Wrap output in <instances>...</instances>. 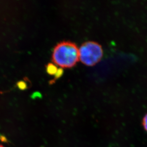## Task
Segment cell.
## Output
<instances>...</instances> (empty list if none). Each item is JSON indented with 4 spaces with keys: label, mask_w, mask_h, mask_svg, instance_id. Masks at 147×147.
Here are the masks:
<instances>
[{
    "label": "cell",
    "mask_w": 147,
    "mask_h": 147,
    "mask_svg": "<svg viewBox=\"0 0 147 147\" xmlns=\"http://www.w3.org/2000/svg\"><path fill=\"white\" fill-rule=\"evenodd\" d=\"M0 147H4L3 146V145H0Z\"/></svg>",
    "instance_id": "obj_6"
},
{
    "label": "cell",
    "mask_w": 147,
    "mask_h": 147,
    "mask_svg": "<svg viewBox=\"0 0 147 147\" xmlns=\"http://www.w3.org/2000/svg\"><path fill=\"white\" fill-rule=\"evenodd\" d=\"M142 124L145 130L147 132V114L145 115L143 118Z\"/></svg>",
    "instance_id": "obj_4"
},
{
    "label": "cell",
    "mask_w": 147,
    "mask_h": 147,
    "mask_svg": "<svg viewBox=\"0 0 147 147\" xmlns=\"http://www.w3.org/2000/svg\"><path fill=\"white\" fill-rule=\"evenodd\" d=\"M52 59L55 64L61 68H72L79 61V49L72 42H61L53 49Z\"/></svg>",
    "instance_id": "obj_1"
},
{
    "label": "cell",
    "mask_w": 147,
    "mask_h": 147,
    "mask_svg": "<svg viewBox=\"0 0 147 147\" xmlns=\"http://www.w3.org/2000/svg\"><path fill=\"white\" fill-rule=\"evenodd\" d=\"M19 86L20 88L21 89H23L24 88H25V83H24L23 82H21L20 83H19Z\"/></svg>",
    "instance_id": "obj_5"
},
{
    "label": "cell",
    "mask_w": 147,
    "mask_h": 147,
    "mask_svg": "<svg viewBox=\"0 0 147 147\" xmlns=\"http://www.w3.org/2000/svg\"><path fill=\"white\" fill-rule=\"evenodd\" d=\"M58 70H57V67L55 65L52 63L48 64L47 66V71L48 74L50 75H54L56 74Z\"/></svg>",
    "instance_id": "obj_3"
},
{
    "label": "cell",
    "mask_w": 147,
    "mask_h": 147,
    "mask_svg": "<svg viewBox=\"0 0 147 147\" xmlns=\"http://www.w3.org/2000/svg\"><path fill=\"white\" fill-rule=\"evenodd\" d=\"M79 49L80 61L88 66L96 65L102 58V48L101 45L96 42H85L82 44Z\"/></svg>",
    "instance_id": "obj_2"
}]
</instances>
